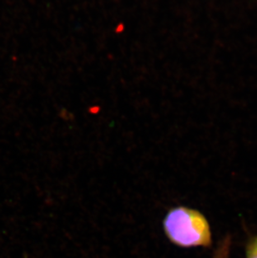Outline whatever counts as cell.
I'll return each mask as SVG.
<instances>
[{
  "label": "cell",
  "instance_id": "obj_1",
  "mask_svg": "<svg viewBox=\"0 0 257 258\" xmlns=\"http://www.w3.org/2000/svg\"><path fill=\"white\" fill-rule=\"evenodd\" d=\"M162 224L168 240L179 247H208L212 243L208 220L198 210L184 206L173 207Z\"/></svg>",
  "mask_w": 257,
  "mask_h": 258
},
{
  "label": "cell",
  "instance_id": "obj_2",
  "mask_svg": "<svg viewBox=\"0 0 257 258\" xmlns=\"http://www.w3.org/2000/svg\"><path fill=\"white\" fill-rule=\"evenodd\" d=\"M245 258H257V235L249 239L245 247Z\"/></svg>",
  "mask_w": 257,
  "mask_h": 258
}]
</instances>
